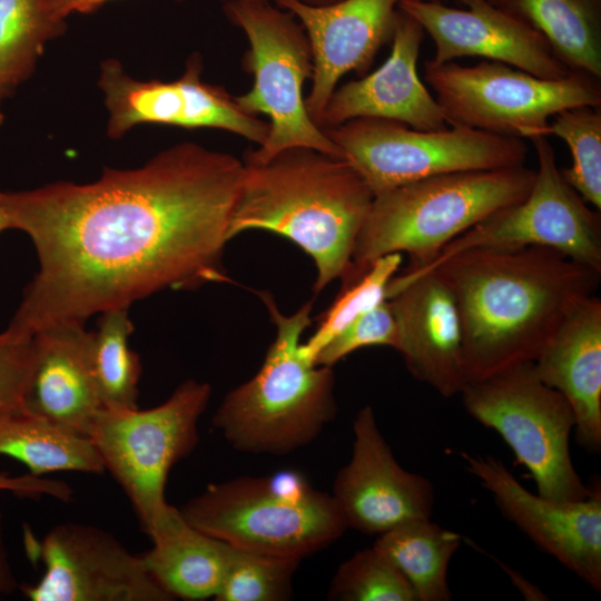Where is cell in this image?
I'll return each mask as SVG.
<instances>
[{
    "label": "cell",
    "mask_w": 601,
    "mask_h": 601,
    "mask_svg": "<svg viewBox=\"0 0 601 601\" xmlns=\"http://www.w3.org/2000/svg\"><path fill=\"white\" fill-rule=\"evenodd\" d=\"M328 599L339 601H417L401 571L374 546L357 551L337 569Z\"/></svg>",
    "instance_id": "obj_32"
},
{
    "label": "cell",
    "mask_w": 601,
    "mask_h": 601,
    "mask_svg": "<svg viewBox=\"0 0 601 601\" xmlns=\"http://www.w3.org/2000/svg\"><path fill=\"white\" fill-rule=\"evenodd\" d=\"M460 395L467 413L497 432L528 469L539 495L578 501L591 494L570 455L575 424L571 406L539 380L533 362L467 383Z\"/></svg>",
    "instance_id": "obj_10"
},
{
    "label": "cell",
    "mask_w": 601,
    "mask_h": 601,
    "mask_svg": "<svg viewBox=\"0 0 601 601\" xmlns=\"http://www.w3.org/2000/svg\"><path fill=\"white\" fill-rule=\"evenodd\" d=\"M0 491H11L20 494H46L61 501L71 499V487L60 481L48 480L42 476L24 474L9 476L0 474Z\"/></svg>",
    "instance_id": "obj_35"
},
{
    "label": "cell",
    "mask_w": 601,
    "mask_h": 601,
    "mask_svg": "<svg viewBox=\"0 0 601 601\" xmlns=\"http://www.w3.org/2000/svg\"><path fill=\"white\" fill-rule=\"evenodd\" d=\"M7 229H12V224L4 203V191H0V234Z\"/></svg>",
    "instance_id": "obj_38"
},
{
    "label": "cell",
    "mask_w": 601,
    "mask_h": 601,
    "mask_svg": "<svg viewBox=\"0 0 601 601\" xmlns=\"http://www.w3.org/2000/svg\"><path fill=\"white\" fill-rule=\"evenodd\" d=\"M134 325L127 307L101 313L92 332V364L102 407L132 410L138 407L141 364L129 347Z\"/></svg>",
    "instance_id": "obj_28"
},
{
    "label": "cell",
    "mask_w": 601,
    "mask_h": 601,
    "mask_svg": "<svg viewBox=\"0 0 601 601\" xmlns=\"http://www.w3.org/2000/svg\"><path fill=\"white\" fill-rule=\"evenodd\" d=\"M300 561L253 552L229 544L224 581L216 601H283L292 595Z\"/></svg>",
    "instance_id": "obj_31"
},
{
    "label": "cell",
    "mask_w": 601,
    "mask_h": 601,
    "mask_svg": "<svg viewBox=\"0 0 601 601\" xmlns=\"http://www.w3.org/2000/svg\"><path fill=\"white\" fill-rule=\"evenodd\" d=\"M402 254L393 253L371 262L357 274H344L339 293L321 316L302 349L314 363L318 352L356 318L387 299L392 278L400 272Z\"/></svg>",
    "instance_id": "obj_29"
},
{
    "label": "cell",
    "mask_w": 601,
    "mask_h": 601,
    "mask_svg": "<svg viewBox=\"0 0 601 601\" xmlns=\"http://www.w3.org/2000/svg\"><path fill=\"white\" fill-rule=\"evenodd\" d=\"M562 139L572 155L562 171L568 184L595 209L601 210V107L564 109L550 121L549 136Z\"/></svg>",
    "instance_id": "obj_30"
},
{
    "label": "cell",
    "mask_w": 601,
    "mask_h": 601,
    "mask_svg": "<svg viewBox=\"0 0 601 601\" xmlns=\"http://www.w3.org/2000/svg\"><path fill=\"white\" fill-rule=\"evenodd\" d=\"M425 1H436V0H425ZM439 1H441V0H439Z\"/></svg>",
    "instance_id": "obj_42"
},
{
    "label": "cell",
    "mask_w": 601,
    "mask_h": 601,
    "mask_svg": "<svg viewBox=\"0 0 601 601\" xmlns=\"http://www.w3.org/2000/svg\"><path fill=\"white\" fill-rule=\"evenodd\" d=\"M45 572L20 589L31 601H170L131 554L109 532L87 524L53 526L39 546Z\"/></svg>",
    "instance_id": "obj_14"
},
{
    "label": "cell",
    "mask_w": 601,
    "mask_h": 601,
    "mask_svg": "<svg viewBox=\"0 0 601 601\" xmlns=\"http://www.w3.org/2000/svg\"><path fill=\"white\" fill-rule=\"evenodd\" d=\"M229 239L246 230L283 236L312 257L314 293L341 278L374 194L345 159L295 147L266 162L244 160Z\"/></svg>",
    "instance_id": "obj_3"
},
{
    "label": "cell",
    "mask_w": 601,
    "mask_h": 601,
    "mask_svg": "<svg viewBox=\"0 0 601 601\" xmlns=\"http://www.w3.org/2000/svg\"><path fill=\"white\" fill-rule=\"evenodd\" d=\"M538 169L526 197L489 215L444 246L424 265H410L398 275L414 277L449 257L473 248L515 249L539 246L554 249L601 272V215L568 184L559 169L548 136L530 139Z\"/></svg>",
    "instance_id": "obj_12"
},
{
    "label": "cell",
    "mask_w": 601,
    "mask_h": 601,
    "mask_svg": "<svg viewBox=\"0 0 601 601\" xmlns=\"http://www.w3.org/2000/svg\"><path fill=\"white\" fill-rule=\"evenodd\" d=\"M179 511L190 525L228 544L297 561L347 529L333 496L294 470L210 484Z\"/></svg>",
    "instance_id": "obj_6"
},
{
    "label": "cell",
    "mask_w": 601,
    "mask_h": 601,
    "mask_svg": "<svg viewBox=\"0 0 601 601\" xmlns=\"http://www.w3.org/2000/svg\"><path fill=\"white\" fill-rule=\"evenodd\" d=\"M424 80L449 126L520 139L549 136L550 119L564 109L601 107V79L581 72L545 79L497 61L428 59Z\"/></svg>",
    "instance_id": "obj_8"
},
{
    "label": "cell",
    "mask_w": 601,
    "mask_h": 601,
    "mask_svg": "<svg viewBox=\"0 0 601 601\" xmlns=\"http://www.w3.org/2000/svg\"><path fill=\"white\" fill-rule=\"evenodd\" d=\"M257 294L276 326L275 339L258 372L225 396L213 425L237 451L286 455L312 443L335 417L334 374L302 349L312 300L285 315L269 293Z\"/></svg>",
    "instance_id": "obj_4"
},
{
    "label": "cell",
    "mask_w": 601,
    "mask_h": 601,
    "mask_svg": "<svg viewBox=\"0 0 601 601\" xmlns=\"http://www.w3.org/2000/svg\"><path fill=\"white\" fill-rule=\"evenodd\" d=\"M49 0H0V95L4 98L33 72L45 45L66 29Z\"/></svg>",
    "instance_id": "obj_27"
},
{
    "label": "cell",
    "mask_w": 601,
    "mask_h": 601,
    "mask_svg": "<svg viewBox=\"0 0 601 601\" xmlns=\"http://www.w3.org/2000/svg\"><path fill=\"white\" fill-rule=\"evenodd\" d=\"M430 272L455 297L467 383L533 362L601 278L600 270L539 246L473 248Z\"/></svg>",
    "instance_id": "obj_2"
},
{
    "label": "cell",
    "mask_w": 601,
    "mask_h": 601,
    "mask_svg": "<svg viewBox=\"0 0 601 601\" xmlns=\"http://www.w3.org/2000/svg\"><path fill=\"white\" fill-rule=\"evenodd\" d=\"M210 394L208 383L188 380L158 406L101 407L93 420L88 437L146 534L171 508L165 496L169 471L196 447Z\"/></svg>",
    "instance_id": "obj_9"
},
{
    "label": "cell",
    "mask_w": 601,
    "mask_h": 601,
    "mask_svg": "<svg viewBox=\"0 0 601 601\" xmlns=\"http://www.w3.org/2000/svg\"><path fill=\"white\" fill-rule=\"evenodd\" d=\"M108 1L110 0H49L48 8L53 17L66 20L71 13H89Z\"/></svg>",
    "instance_id": "obj_36"
},
{
    "label": "cell",
    "mask_w": 601,
    "mask_h": 601,
    "mask_svg": "<svg viewBox=\"0 0 601 601\" xmlns=\"http://www.w3.org/2000/svg\"><path fill=\"white\" fill-rule=\"evenodd\" d=\"M534 177L524 165L457 171L374 195L345 273L357 274L393 253H406L413 266L428 263L489 215L523 200Z\"/></svg>",
    "instance_id": "obj_5"
},
{
    "label": "cell",
    "mask_w": 601,
    "mask_h": 601,
    "mask_svg": "<svg viewBox=\"0 0 601 601\" xmlns=\"http://www.w3.org/2000/svg\"><path fill=\"white\" fill-rule=\"evenodd\" d=\"M464 8L441 1L400 0L397 9L417 21L432 39L436 63L480 57L545 79L571 72L536 30L489 0H457Z\"/></svg>",
    "instance_id": "obj_17"
},
{
    "label": "cell",
    "mask_w": 601,
    "mask_h": 601,
    "mask_svg": "<svg viewBox=\"0 0 601 601\" xmlns=\"http://www.w3.org/2000/svg\"><path fill=\"white\" fill-rule=\"evenodd\" d=\"M396 342V323L386 299L356 318L328 342L316 355L315 364L332 367L359 348L371 346L395 348Z\"/></svg>",
    "instance_id": "obj_33"
},
{
    "label": "cell",
    "mask_w": 601,
    "mask_h": 601,
    "mask_svg": "<svg viewBox=\"0 0 601 601\" xmlns=\"http://www.w3.org/2000/svg\"><path fill=\"white\" fill-rule=\"evenodd\" d=\"M0 455L18 460L36 476L60 471L105 472L89 437L26 410L0 413Z\"/></svg>",
    "instance_id": "obj_25"
},
{
    "label": "cell",
    "mask_w": 601,
    "mask_h": 601,
    "mask_svg": "<svg viewBox=\"0 0 601 601\" xmlns=\"http://www.w3.org/2000/svg\"><path fill=\"white\" fill-rule=\"evenodd\" d=\"M462 536L430 519L404 522L382 534L374 543L401 571L418 601H449V564Z\"/></svg>",
    "instance_id": "obj_26"
},
{
    "label": "cell",
    "mask_w": 601,
    "mask_h": 601,
    "mask_svg": "<svg viewBox=\"0 0 601 601\" xmlns=\"http://www.w3.org/2000/svg\"><path fill=\"white\" fill-rule=\"evenodd\" d=\"M540 32L571 71L601 79V0H489Z\"/></svg>",
    "instance_id": "obj_24"
},
{
    "label": "cell",
    "mask_w": 601,
    "mask_h": 601,
    "mask_svg": "<svg viewBox=\"0 0 601 601\" xmlns=\"http://www.w3.org/2000/svg\"><path fill=\"white\" fill-rule=\"evenodd\" d=\"M243 176L234 155L181 142L93 183L4 191L39 262L9 326L85 324L165 288L228 282L221 257Z\"/></svg>",
    "instance_id": "obj_1"
},
{
    "label": "cell",
    "mask_w": 601,
    "mask_h": 601,
    "mask_svg": "<svg viewBox=\"0 0 601 601\" xmlns=\"http://www.w3.org/2000/svg\"><path fill=\"white\" fill-rule=\"evenodd\" d=\"M533 368L541 382L561 393L574 415L577 442L601 449V300L582 299L556 328Z\"/></svg>",
    "instance_id": "obj_22"
},
{
    "label": "cell",
    "mask_w": 601,
    "mask_h": 601,
    "mask_svg": "<svg viewBox=\"0 0 601 601\" xmlns=\"http://www.w3.org/2000/svg\"><path fill=\"white\" fill-rule=\"evenodd\" d=\"M299 1L306 4H311V6H325V4L337 2L339 0H299Z\"/></svg>",
    "instance_id": "obj_39"
},
{
    "label": "cell",
    "mask_w": 601,
    "mask_h": 601,
    "mask_svg": "<svg viewBox=\"0 0 601 601\" xmlns=\"http://www.w3.org/2000/svg\"><path fill=\"white\" fill-rule=\"evenodd\" d=\"M424 36L421 24L398 10L387 59L371 75L334 90L321 127H335L356 118H376L420 130L446 128L449 125L435 97L417 72Z\"/></svg>",
    "instance_id": "obj_20"
},
{
    "label": "cell",
    "mask_w": 601,
    "mask_h": 601,
    "mask_svg": "<svg viewBox=\"0 0 601 601\" xmlns=\"http://www.w3.org/2000/svg\"><path fill=\"white\" fill-rule=\"evenodd\" d=\"M201 58L193 55L173 81L137 80L117 59L101 63L98 86L108 110L107 134L119 139L135 126L159 124L187 129L230 131L257 146L265 142L269 122L245 111L221 86L205 82Z\"/></svg>",
    "instance_id": "obj_13"
},
{
    "label": "cell",
    "mask_w": 601,
    "mask_h": 601,
    "mask_svg": "<svg viewBox=\"0 0 601 601\" xmlns=\"http://www.w3.org/2000/svg\"><path fill=\"white\" fill-rule=\"evenodd\" d=\"M466 470L493 495L501 512L544 552L594 591L601 590V491L578 501H555L528 491L492 455L462 453Z\"/></svg>",
    "instance_id": "obj_15"
},
{
    "label": "cell",
    "mask_w": 601,
    "mask_h": 601,
    "mask_svg": "<svg viewBox=\"0 0 601 601\" xmlns=\"http://www.w3.org/2000/svg\"><path fill=\"white\" fill-rule=\"evenodd\" d=\"M373 194L424 178L524 165V139L449 126L420 130L404 124L356 118L324 128Z\"/></svg>",
    "instance_id": "obj_11"
},
{
    "label": "cell",
    "mask_w": 601,
    "mask_h": 601,
    "mask_svg": "<svg viewBox=\"0 0 601 601\" xmlns=\"http://www.w3.org/2000/svg\"><path fill=\"white\" fill-rule=\"evenodd\" d=\"M2 96L0 95V105H1V100H2ZM3 114L1 112V109H0V125L3 122Z\"/></svg>",
    "instance_id": "obj_41"
},
{
    "label": "cell",
    "mask_w": 601,
    "mask_h": 601,
    "mask_svg": "<svg viewBox=\"0 0 601 601\" xmlns=\"http://www.w3.org/2000/svg\"><path fill=\"white\" fill-rule=\"evenodd\" d=\"M147 535L152 548L140 559L166 592L174 599H215L226 572L228 543L190 525L173 505Z\"/></svg>",
    "instance_id": "obj_23"
},
{
    "label": "cell",
    "mask_w": 601,
    "mask_h": 601,
    "mask_svg": "<svg viewBox=\"0 0 601 601\" xmlns=\"http://www.w3.org/2000/svg\"><path fill=\"white\" fill-rule=\"evenodd\" d=\"M33 345L23 408L88 437L102 407L93 373L92 332L83 323H58L36 332Z\"/></svg>",
    "instance_id": "obj_21"
},
{
    "label": "cell",
    "mask_w": 601,
    "mask_h": 601,
    "mask_svg": "<svg viewBox=\"0 0 601 601\" xmlns=\"http://www.w3.org/2000/svg\"><path fill=\"white\" fill-rule=\"evenodd\" d=\"M400 0H339L311 6L299 0H275L303 26L312 50V88L305 98L312 119L321 126L325 107L341 78L362 73L380 48L391 40Z\"/></svg>",
    "instance_id": "obj_18"
},
{
    "label": "cell",
    "mask_w": 601,
    "mask_h": 601,
    "mask_svg": "<svg viewBox=\"0 0 601 601\" xmlns=\"http://www.w3.org/2000/svg\"><path fill=\"white\" fill-rule=\"evenodd\" d=\"M224 12L249 42L243 65L254 81L249 91L236 96V101L248 114H263L269 119L265 142L248 150L243 159L266 162L295 147L343 158L307 110L303 88L313 76V57L307 35L295 16L272 2H228Z\"/></svg>",
    "instance_id": "obj_7"
},
{
    "label": "cell",
    "mask_w": 601,
    "mask_h": 601,
    "mask_svg": "<svg viewBox=\"0 0 601 601\" xmlns=\"http://www.w3.org/2000/svg\"><path fill=\"white\" fill-rule=\"evenodd\" d=\"M353 451L331 494L347 528L382 534L404 522L430 519L434 490L422 475L404 470L366 405L353 420Z\"/></svg>",
    "instance_id": "obj_16"
},
{
    "label": "cell",
    "mask_w": 601,
    "mask_h": 601,
    "mask_svg": "<svg viewBox=\"0 0 601 601\" xmlns=\"http://www.w3.org/2000/svg\"><path fill=\"white\" fill-rule=\"evenodd\" d=\"M219 1H221L223 3L235 2V1H245V2H275V0H219Z\"/></svg>",
    "instance_id": "obj_40"
},
{
    "label": "cell",
    "mask_w": 601,
    "mask_h": 601,
    "mask_svg": "<svg viewBox=\"0 0 601 601\" xmlns=\"http://www.w3.org/2000/svg\"><path fill=\"white\" fill-rule=\"evenodd\" d=\"M33 363V334L8 325L0 332V413L24 410Z\"/></svg>",
    "instance_id": "obj_34"
},
{
    "label": "cell",
    "mask_w": 601,
    "mask_h": 601,
    "mask_svg": "<svg viewBox=\"0 0 601 601\" xmlns=\"http://www.w3.org/2000/svg\"><path fill=\"white\" fill-rule=\"evenodd\" d=\"M17 588L18 582L10 565L4 542L3 514L0 511V595L10 594Z\"/></svg>",
    "instance_id": "obj_37"
},
{
    "label": "cell",
    "mask_w": 601,
    "mask_h": 601,
    "mask_svg": "<svg viewBox=\"0 0 601 601\" xmlns=\"http://www.w3.org/2000/svg\"><path fill=\"white\" fill-rule=\"evenodd\" d=\"M397 342L408 372L444 397L467 384L462 363V331L455 297L447 284L430 272L395 275L387 289Z\"/></svg>",
    "instance_id": "obj_19"
}]
</instances>
